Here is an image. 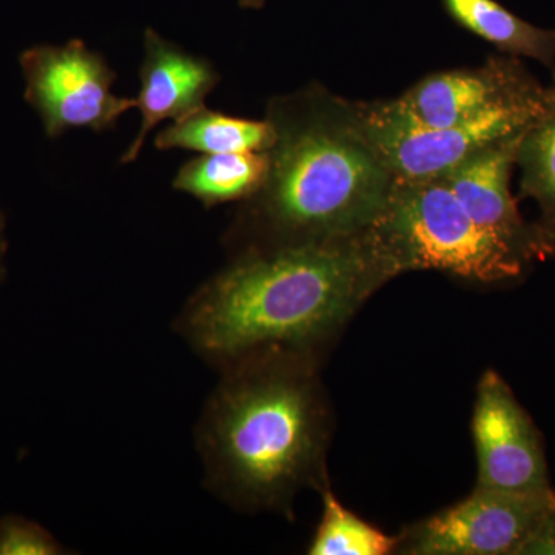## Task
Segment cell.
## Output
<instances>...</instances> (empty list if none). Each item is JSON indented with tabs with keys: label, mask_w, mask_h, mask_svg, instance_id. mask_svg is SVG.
<instances>
[{
	"label": "cell",
	"mask_w": 555,
	"mask_h": 555,
	"mask_svg": "<svg viewBox=\"0 0 555 555\" xmlns=\"http://www.w3.org/2000/svg\"><path fill=\"white\" fill-rule=\"evenodd\" d=\"M62 547L40 526L10 518L0 524V555H56Z\"/></svg>",
	"instance_id": "17"
},
{
	"label": "cell",
	"mask_w": 555,
	"mask_h": 555,
	"mask_svg": "<svg viewBox=\"0 0 555 555\" xmlns=\"http://www.w3.org/2000/svg\"><path fill=\"white\" fill-rule=\"evenodd\" d=\"M555 491L509 492L476 486L454 505L408 526L396 553L518 555L553 513Z\"/></svg>",
	"instance_id": "6"
},
{
	"label": "cell",
	"mask_w": 555,
	"mask_h": 555,
	"mask_svg": "<svg viewBox=\"0 0 555 555\" xmlns=\"http://www.w3.org/2000/svg\"><path fill=\"white\" fill-rule=\"evenodd\" d=\"M276 141L272 120L233 118L206 105L173 120L155 139L159 150H190L201 155L269 152Z\"/></svg>",
	"instance_id": "12"
},
{
	"label": "cell",
	"mask_w": 555,
	"mask_h": 555,
	"mask_svg": "<svg viewBox=\"0 0 555 555\" xmlns=\"http://www.w3.org/2000/svg\"><path fill=\"white\" fill-rule=\"evenodd\" d=\"M462 27L500 50L555 67V30H543L511 13L495 0H443Z\"/></svg>",
	"instance_id": "14"
},
{
	"label": "cell",
	"mask_w": 555,
	"mask_h": 555,
	"mask_svg": "<svg viewBox=\"0 0 555 555\" xmlns=\"http://www.w3.org/2000/svg\"><path fill=\"white\" fill-rule=\"evenodd\" d=\"M554 91L542 89L502 102L485 109L476 118L447 129L411 126L387 118L375 108L361 119L356 131L393 178L411 181L437 179L481 150L526 133L545 115Z\"/></svg>",
	"instance_id": "5"
},
{
	"label": "cell",
	"mask_w": 555,
	"mask_h": 555,
	"mask_svg": "<svg viewBox=\"0 0 555 555\" xmlns=\"http://www.w3.org/2000/svg\"><path fill=\"white\" fill-rule=\"evenodd\" d=\"M323 494V516L309 545L310 555H387L396 553L398 535H387L341 505L328 489Z\"/></svg>",
	"instance_id": "15"
},
{
	"label": "cell",
	"mask_w": 555,
	"mask_h": 555,
	"mask_svg": "<svg viewBox=\"0 0 555 555\" xmlns=\"http://www.w3.org/2000/svg\"><path fill=\"white\" fill-rule=\"evenodd\" d=\"M517 163L524 170V193L539 201L555 238V91L545 115L521 139Z\"/></svg>",
	"instance_id": "16"
},
{
	"label": "cell",
	"mask_w": 555,
	"mask_h": 555,
	"mask_svg": "<svg viewBox=\"0 0 555 555\" xmlns=\"http://www.w3.org/2000/svg\"><path fill=\"white\" fill-rule=\"evenodd\" d=\"M524 137L518 134L481 150L441 179L480 228L532 259L553 250L554 238L525 224L511 195V170Z\"/></svg>",
	"instance_id": "10"
},
{
	"label": "cell",
	"mask_w": 555,
	"mask_h": 555,
	"mask_svg": "<svg viewBox=\"0 0 555 555\" xmlns=\"http://www.w3.org/2000/svg\"><path fill=\"white\" fill-rule=\"evenodd\" d=\"M518 555H555V507Z\"/></svg>",
	"instance_id": "18"
},
{
	"label": "cell",
	"mask_w": 555,
	"mask_h": 555,
	"mask_svg": "<svg viewBox=\"0 0 555 555\" xmlns=\"http://www.w3.org/2000/svg\"><path fill=\"white\" fill-rule=\"evenodd\" d=\"M363 235L389 278L440 270L491 284L520 276L531 261L480 228L441 178H393L385 206Z\"/></svg>",
	"instance_id": "4"
},
{
	"label": "cell",
	"mask_w": 555,
	"mask_h": 555,
	"mask_svg": "<svg viewBox=\"0 0 555 555\" xmlns=\"http://www.w3.org/2000/svg\"><path fill=\"white\" fill-rule=\"evenodd\" d=\"M221 371L196 430L208 489L241 509L292 513L299 491L328 486L318 356L272 347Z\"/></svg>",
	"instance_id": "2"
},
{
	"label": "cell",
	"mask_w": 555,
	"mask_h": 555,
	"mask_svg": "<svg viewBox=\"0 0 555 555\" xmlns=\"http://www.w3.org/2000/svg\"><path fill=\"white\" fill-rule=\"evenodd\" d=\"M473 437L477 486L509 492L551 489L539 430L495 371H486L478 382Z\"/></svg>",
	"instance_id": "8"
},
{
	"label": "cell",
	"mask_w": 555,
	"mask_h": 555,
	"mask_svg": "<svg viewBox=\"0 0 555 555\" xmlns=\"http://www.w3.org/2000/svg\"><path fill=\"white\" fill-rule=\"evenodd\" d=\"M387 280L363 233L251 250L193 294L177 328L219 369L272 347L320 357Z\"/></svg>",
	"instance_id": "1"
},
{
	"label": "cell",
	"mask_w": 555,
	"mask_h": 555,
	"mask_svg": "<svg viewBox=\"0 0 555 555\" xmlns=\"http://www.w3.org/2000/svg\"><path fill=\"white\" fill-rule=\"evenodd\" d=\"M25 68L31 101L51 134L76 129L100 133L134 108V100L113 93L116 73L82 40L33 51Z\"/></svg>",
	"instance_id": "7"
},
{
	"label": "cell",
	"mask_w": 555,
	"mask_h": 555,
	"mask_svg": "<svg viewBox=\"0 0 555 555\" xmlns=\"http://www.w3.org/2000/svg\"><path fill=\"white\" fill-rule=\"evenodd\" d=\"M264 0H241V5L246 7V9H258V7L262 5Z\"/></svg>",
	"instance_id": "19"
},
{
	"label": "cell",
	"mask_w": 555,
	"mask_h": 555,
	"mask_svg": "<svg viewBox=\"0 0 555 555\" xmlns=\"http://www.w3.org/2000/svg\"><path fill=\"white\" fill-rule=\"evenodd\" d=\"M542 90L509 61H492L470 72L430 76L400 100L377 107L387 118L423 127L447 129L494 107Z\"/></svg>",
	"instance_id": "9"
},
{
	"label": "cell",
	"mask_w": 555,
	"mask_h": 555,
	"mask_svg": "<svg viewBox=\"0 0 555 555\" xmlns=\"http://www.w3.org/2000/svg\"><path fill=\"white\" fill-rule=\"evenodd\" d=\"M141 90L134 108L142 115L141 129L120 163L138 159L150 131L164 120H178L204 107L218 86L219 75L204 57L182 50L152 28L144 35V60L139 69Z\"/></svg>",
	"instance_id": "11"
},
{
	"label": "cell",
	"mask_w": 555,
	"mask_h": 555,
	"mask_svg": "<svg viewBox=\"0 0 555 555\" xmlns=\"http://www.w3.org/2000/svg\"><path fill=\"white\" fill-rule=\"evenodd\" d=\"M268 173V152L203 155L179 169L173 189L214 207L257 195Z\"/></svg>",
	"instance_id": "13"
},
{
	"label": "cell",
	"mask_w": 555,
	"mask_h": 555,
	"mask_svg": "<svg viewBox=\"0 0 555 555\" xmlns=\"http://www.w3.org/2000/svg\"><path fill=\"white\" fill-rule=\"evenodd\" d=\"M276 141L259 190L258 214L275 246L352 238L366 232L385 206L393 175L356 130L317 118L272 116Z\"/></svg>",
	"instance_id": "3"
}]
</instances>
